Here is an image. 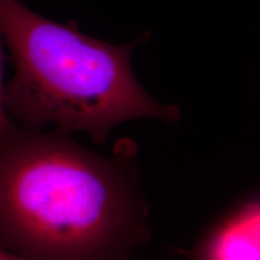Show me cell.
I'll return each mask as SVG.
<instances>
[{
  "mask_svg": "<svg viewBox=\"0 0 260 260\" xmlns=\"http://www.w3.org/2000/svg\"><path fill=\"white\" fill-rule=\"evenodd\" d=\"M201 260H260V204L253 198L214 225L200 249Z\"/></svg>",
  "mask_w": 260,
  "mask_h": 260,
  "instance_id": "obj_3",
  "label": "cell"
},
{
  "mask_svg": "<svg viewBox=\"0 0 260 260\" xmlns=\"http://www.w3.org/2000/svg\"><path fill=\"white\" fill-rule=\"evenodd\" d=\"M3 50H2V40H0V142L5 140L16 129L14 122L10 119L6 112L5 103H4V93L5 86L4 80H3Z\"/></svg>",
  "mask_w": 260,
  "mask_h": 260,
  "instance_id": "obj_4",
  "label": "cell"
},
{
  "mask_svg": "<svg viewBox=\"0 0 260 260\" xmlns=\"http://www.w3.org/2000/svg\"><path fill=\"white\" fill-rule=\"evenodd\" d=\"M148 32L113 45L42 17L21 0H0V39L14 61L4 103L28 132L53 124L106 144L117 125L140 118L177 122L180 107L157 102L135 77L132 56ZM15 124V123H14Z\"/></svg>",
  "mask_w": 260,
  "mask_h": 260,
  "instance_id": "obj_2",
  "label": "cell"
},
{
  "mask_svg": "<svg viewBox=\"0 0 260 260\" xmlns=\"http://www.w3.org/2000/svg\"><path fill=\"white\" fill-rule=\"evenodd\" d=\"M138 147L111 155L71 134L15 129L0 142V240L39 260H96L147 235Z\"/></svg>",
  "mask_w": 260,
  "mask_h": 260,
  "instance_id": "obj_1",
  "label": "cell"
},
{
  "mask_svg": "<svg viewBox=\"0 0 260 260\" xmlns=\"http://www.w3.org/2000/svg\"><path fill=\"white\" fill-rule=\"evenodd\" d=\"M0 260H25L23 256L14 254V253L0 248Z\"/></svg>",
  "mask_w": 260,
  "mask_h": 260,
  "instance_id": "obj_5",
  "label": "cell"
}]
</instances>
